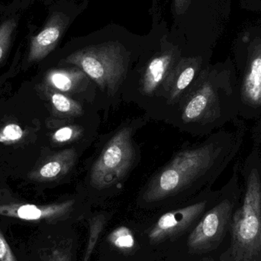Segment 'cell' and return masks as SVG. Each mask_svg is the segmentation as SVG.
Instances as JSON below:
<instances>
[{
    "label": "cell",
    "instance_id": "cell-1",
    "mask_svg": "<svg viewBox=\"0 0 261 261\" xmlns=\"http://www.w3.org/2000/svg\"><path fill=\"white\" fill-rule=\"evenodd\" d=\"M213 158L211 145L179 152L141 192L138 206L161 210L186 202L190 187L210 168Z\"/></svg>",
    "mask_w": 261,
    "mask_h": 261
},
{
    "label": "cell",
    "instance_id": "cell-2",
    "mask_svg": "<svg viewBox=\"0 0 261 261\" xmlns=\"http://www.w3.org/2000/svg\"><path fill=\"white\" fill-rule=\"evenodd\" d=\"M218 261H261V181L251 170L242 203L236 208L229 234Z\"/></svg>",
    "mask_w": 261,
    "mask_h": 261
},
{
    "label": "cell",
    "instance_id": "cell-3",
    "mask_svg": "<svg viewBox=\"0 0 261 261\" xmlns=\"http://www.w3.org/2000/svg\"><path fill=\"white\" fill-rule=\"evenodd\" d=\"M236 203L225 198L215 202L199 219L188 236L162 261H178L213 259L223 251L228 234Z\"/></svg>",
    "mask_w": 261,
    "mask_h": 261
},
{
    "label": "cell",
    "instance_id": "cell-4",
    "mask_svg": "<svg viewBox=\"0 0 261 261\" xmlns=\"http://www.w3.org/2000/svg\"><path fill=\"white\" fill-rule=\"evenodd\" d=\"M214 203L208 198L186 201L160 210L153 217L141 222L149 245L160 261L188 236Z\"/></svg>",
    "mask_w": 261,
    "mask_h": 261
},
{
    "label": "cell",
    "instance_id": "cell-5",
    "mask_svg": "<svg viewBox=\"0 0 261 261\" xmlns=\"http://www.w3.org/2000/svg\"><path fill=\"white\" fill-rule=\"evenodd\" d=\"M93 261H160L143 231L141 222L125 220L109 225Z\"/></svg>",
    "mask_w": 261,
    "mask_h": 261
},
{
    "label": "cell",
    "instance_id": "cell-6",
    "mask_svg": "<svg viewBox=\"0 0 261 261\" xmlns=\"http://www.w3.org/2000/svg\"><path fill=\"white\" fill-rule=\"evenodd\" d=\"M65 62L79 67L102 90L110 93L116 90L125 71V58L116 44L87 47L72 54Z\"/></svg>",
    "mask_w": 261,
    "mask_h": 261
},
{
    "label": "cell",
    "instance_id": "cell-7",
    "mask_svg": "<svg viewBox=\"0 0 261 261\" xmlns=\"http://www.w3.org/2000/svg\"><path fill=\"white\" fill-rule=\"evenodd\" d=\"M134 160L132 130L123 128L109 141L91 171V184L104 190L117 184L129 170Z\"/></svg>",
    "mask_w": 261,
    "mask_h": 261
},
{
    "label": "cell",
    "instance_id": "cell-8",
    "mask_svg": "<svg viewBox=\"0 0 261 261\" xmlns=\"http://www.w3.org/2000/svg\"><path fill=\"white\" fill-rule=\"evenodd\" d=\"M87 204L70 199L49 205L11 204L0 205V215L26 221H44L52 225H73L83 222L90 213Z\"/></svg>",
    "mask_w": 261,
    "mask_h": 261
},
{
    "label": "cell",
    "instance_id": "cell-9",
    "mask_svg": "<svg viewBox=\"0 0 261 261\" xmlns=\"http://www.w3.org/2000/svg\"><path fill=\"white\" fill-rule=\"evenodd\" d=\"M81 237L73 225H60L55 229L42 261H79Z\"/></svg>",
    "mask_w": 261,
    "mask_h": 261
},
{
    "label": "cell",
    "instance_id": "cell-10",
    "mask_svg": "<svg viewBox=\"0 0 261 261\" xmlns=\"http://www.w3.org/2000/svg\"><path fill=\"white\" fill-rule=\"evenodd\" d=\"M67 25L66 18L61 14H54L44 29L32 38L29 54V62L45 58L56 47Z\"/></svg>",
    "mask_w": 261,
    "mask_h": 261
},
{
    "label": "cell",
    "instance_id": "cell-11",
    "mask_svg": "<svg viewBox=\"0 0 261 261\" xmlns=\"http://www.w3.org/2000/svg\"><path fill=\"white\" fill-rule=\"evenodd\" d=\"M113 214L108 212L90 213L83 222L87 229L85 245L79 261H92L101 237L111 222Z\"/></svg>",
    "mask_w": 261,
    "mask_h": 261
},
{
    "label": "cell",
    "instance_id": "cell-12",
    "mask_svg": "<svg viewBox=\"0 0 261 261\" xmlns=\"http://www.w3.org/2000/svg\"><path fill=\"white\" fill-rule=\"evenodd\" d=\"M76 152L73 149L63 150L51 156L31 173L30 178L38 182L54 180L67 173L75 161Z\"/></svg>",
    "mask_w": 261,
    "mask_h": 261
},
{
    "label": "cell",
    "instance_id": "cell-13",
    "mask_svg": "<svg viewBox=\"0 0 261 261\" xmlns=\"http://www.w3.org/2000/svg\"><path fill=\"white\" fill-rule=\"evenodd\" d=\"M172 61L173 55L170 53L160 55L150 61L141 81L143 92L145 94H153L163 81L167 79Z\"/></svg>",
    "mask_w": 261,
    "mask_h": 261
},
{
    "label": "cell",
    "instance_id": "cell-14",
    "mask_svg": "<svg viewBox=\"0 0 261 261\" xmlns=\"http://www.w3.org/2000/svg\"><path fill=\"white\" fill-rule=\"evenodd\" d=\"M86 73L79 69H61L50 70L46 76V83L55 91L73 93L86 80Z\"/></svg>",
    "mask_w": 261,
    "mask_h": 261
},
{
    "label": "cell",
    "instance_id": "cell-15",
    "mask_svg": "<svg viewBox=\"0 0 261 261\" xmlns=\"http://www.w3.org/2000/svg\"><path fill=\"white\" fill-rule=\"evenodd\" d=\"M242 92L245 100L252 105H261V55L251 61L244 79Z\"/></svg>",
    "mask_w": 261,
    "mask_h": 261
},
{
    "label": "cell",
    "instance_id": "cell-16",
    "mask_svg": "<svg viewBox=\"0 0 261 261\" xmlns=\"http://www.w3.org/2000/svg\"><path fill=\"white\" fill-rule=\"evenodd\" d=\"M213 95V89L208 85L203 86L196 92L185 106L182 112L184 120L190 122L199 119L206 110Z\"/></svg>",
    "mask_w": 261,
    "mask_h": 261
},
{
    "label": "cell",
    "instance_id": "cell-17",
    "mask_svg": "<svg viewBox=\"0 0 261 261\" xmlns=\"http://www.w3.org/2000/svg\"><path fill=\"white\" fill-rule=\"evenodd\" d=\"M195 75L196 68L193 66L187 65L177 70L173 77L167 80L171 100H175L179 97V95L191 84Z\"/></svg>",
    "mask_w": 261,
    "mask_h": 261
},
{
    "label": "cell",
    "instance_id": "cell-18",
    "mask_svg": "<svg viewBox=\"0 0 261 261\" xmlns=\"http://www.w3.org/2000/svg\"><path fill=\"white\" fill-rule=\"evenodd\" d=\"M50 100L52 107L58 113L73 116L82 114L81 106L62 93L55 90L50 92Z\"/></svg>",
    "mask_w": 261,
    "mask_h": 261
},
{
    "label": "cell",
    "instance_id": "cell-19",
    "mask_svg": "<svg viewBox=\"0 0 261 261\" xmlns=\"http://www.w3.org/2000/svg\"><path fill=\"white\" fill-rule=\"evenodd\" d=\"M16 28V22L14 18L5 21L0 25V63L6 55L10 44L12 33Z\"/></svg>",
    "mask_w": 261,
    "mask_h": 261
},
{
    "label": "cell",
    "instance_id": "cell-20",
    "mask_svg": "<svg viewBox=\"0 0 261 261\" xmlns=\"http://www.w3.org/2000/svg\"><path fill=\"white\" fill-rule=\"evenodd\" d=\"M24 130L16 123H9L0 130V143L15 144L24 136Z\"/></svg>",
    "mask_w": 261,
    "mask_h": 261
},
{
    "label": "cell",
    "instance_id": "cell-21",
    "mask_svg": "<svg viewBox=\"0 0 261 261\" xmlns=\"http://www.w3.org/2000/svg\"><path fill=\"white\" fill-rule=\"evenodd\" d=\"M81 135V130L76 126H64L56 130L52 139L56 143H67L76 139Z\"/></svg>",
    "mask_w": 261,
    "mask_h": 261
},
{
    "label": "cell",
    "instance_id": "cell-22",
    "mask_svg": "<svg viewBox=\"0 0 261 261\" xmlns=\"http://www.w3.org/2000/svg\"><path fill=\"white\" fill-rule=\"evenodd\" d=\"M0 261H16L10 247L0 231Z\"/></svg>",
    "mask_w": 261,
    "mask_h": 261
},
{
    "label": "cell",
    "instance_id": "cell-23",
    "mask_svg": "<svg viewBox=\"0 0 261 261\" xmlns=\"http://www.w3.org/2000/svg\"><path fill=\"white\" fill-rule=\"evenodd\" d=\"M187 0H175V4L178 10L181 11V9L187 4Z\"/></svg>",
    "mask_w": 261,
    "mask_h": 261
},
{
    "label": "cell",
    "instance_id": "cell-24",
    "mask_svg": "<svg viewBox=\"0 0 261 261\" xmlns=\"http://www.w3.org/2000/svg\"><path fill=\"white\" fill-rule=\"evenodd\" d=\"M178 261H218L216 260H213V259H199V260H178Z\"/></svg>",
    "mask_w": 261,
    "mask_h": 261
}]
</instances>
